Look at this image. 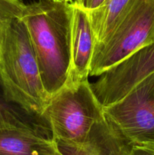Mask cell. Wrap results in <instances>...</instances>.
<instances>
[{
	"instance_id": "8",
	"label": "cell",
	"mask_w": 154,
	"mask_h": 155,
	"mask_svg": "<svg viewBox=\"0 0 154 155\" xmlns=\"http://www.w3.org/2000/svg\"><path fill=\"white\" fill-rule=\"evenodd\" d=\"M71 8V61L66 84L88 80L96 42L88 12L74 2Z\"/></svg>"
},
{
	"instance_id": "14",
	"label": "cell",
	"mask_w": 154,
	"mask_h": 155,
	"mask_svg": "<svg viewBox=\"0 0 154 155\" xmlns=\"http://www.w3.org/2000/svg\"><path fill=\"white\" fill-rule=\"evenodd\" d=\"M104 2V0H75L73 2L82 8L90 12L99 7Z\"/></svg>"
},
{
	"instance_id": "7",
	"label": "cell",
	"mask_w": 154,
	"mask_h": 155,
	"mask_svg": "<svg viewBox=\"0 0 154 155\" xmlns=\"http://www.w3.org/2000/svg\"><path fill=\"white\" fill-rule=\"evenodd\" d=\"M0 155H61L50 133L14 115L0 124Z\"/></svg>"
},
{
	"instance_id": "1",
	"label": "cell",
	"mask_w": 154,
	"mask_h": 155,
	"mask_svg": "<svg viewBox=\"0 0 154 155\" xmlns=\"http://www.w3.org/2000/svg\"><path fill=\"white\" fill-rule=\"evenodd\" d=\"M71 2L39 0L21 16L30 36L41 79L52 96L66 85L71 61Z\"/></svg>"
},
{
	"instance_id": "12",
	"label": "cell",
	"mask_w": 154,
	"mask_h": 155,
	"mask_svg": "<svg viewBox=\"0 0 154 155\" xmlns=\"http://www.w3.org/2000/svg\"><path fill=\"white\" fill-rule=\"evenodd\" d=\"M14 104L6 99L0 83V124L14 115L18 114V111L13 107ZM15 106V105H14Z\"/></svg>"
},
{
	"instance_id": "3",
	"label": "cell",
	"mask_w": 154,
	"mask_h": 155,
	"mask_svg": "<svg viewBox=\"0 0 154 155\" xmlns=\"http://www.w3.org/2000/svg\"><path fill=\"white\" fill-rule=\"evenodd\" d=\"M42 118L54 140L81 143L94 124L104 118L88 80L68 83L50 98Z\"/></svg>"
},
{
	"instance_id": "9",
	"label": "cell",
	"mask_w": 154,
	"mask_h": 155,
	"mask_svg": "<svg viewBox=\"0 0 154 155\" xmlns=\"http://www.w3.org/2000/svg\"><path fill=\"white\" fill-rule=\"evenodd\" d=\"M55 142L61 155H131L133 146L105 117L94 124L81 143Z\"/></svg>"
},
{
	"instance_id": "10",
	"label": "cell",
	"mask_w": 154,
	"mask_h": 155,
	"mask_svg": "<svg viewBox=\"0 0 154 155\" xmlns=\"http://www.w3.org/2000/svg\"><path fill=\"white\" fill-rule=\"evenodd\" d=\"M133 0H104L98 8L88 12L96 42L105 39L122 19Z\"/></svg>"
},
{
	"instance_id": "11",
	"label": "cell",
	"mask_w": 154,
	"mask_h": 155,
	"mask_svg": "<svg viewBox=\"0 0 154 155\" xmlns=\"http://www.w3.org/2000/svg\"><path fill=\"white\" fill-rule=\"evenodd\" d=\"M25 7L22 0H0V24L7 20L21 18Z\"/></svg>"
},
{
	"instance_id": "2",
	"label": "cell",
	"mask_w": 154,
	"mask_h": 155,
	"mask_svg": "<svg viewBox=\"0 0 154 155\" xmlns=\"http://www.w3.org/2000/svg\"><path fill=\"white\" fill-rule=\"evenodd\" d=\"M0 83L9 102L42 118L51 96L43 86L28 32L20 18L0 24Z\"/></svg>"
},
{
	"instance_id": "4",
	"label": "cell",
	"mask_w": 154,
	"mask_h": 155,
	"mask_svg": "<svg viewBox=\"0 0 154 155\" xmlns=\"http://www.w3.org/2000/svg\"><path fill=\"white\" fill-rule=\"evenodd\" d=\"M152 43L154 0H133L107 37L95 43L89 76L99 77L118 62Z\"/></svg>"
},
{
	"instance_id": "5",
	"label": "cell",
	"mask_w": 154,
	"mask_h": 155,
	"mask_svg": "<svg viewBox=\"0 0 154 155\" xmlns=\"http://www.w3.org/2000/svg\"><path fill=\"white\" fill-rule=\"evenodd\" d=\"M104 117L132 145L154 143V72L117 102Z\"/></svg>"
},
{
	"instance_id": "15",
	"label": "cell",
	"mask_w": 154,
	"mask_h": 155,
	"mask_svg": "<svg viewBox=\"0 0 154 155\" xmlns=\"http://www.w3.org/2000/svg\"><path fill=\"white\" fill-rule=\"evenodd\" d=\"M54 2H71L72 0H51Z\"/></svg>"
},
{
	"instance_id": "6",
	"label": "cell",
	"mask_w": 154,
	"mask_h": 155,
	"mask_svg": "<svg viewBox=\"0 0 154 155\" xmlns=\"http://www.w3.org/2000/svg\"><path fill=\"white\" fill-rule=\"evenodd\" d=\"M154 72V43L145 46L107 69L91 86L103 107L125 96Z\"/></svg>"
},
{
	"instance_id": "13",
	"label": "cell",
	"mask_w": 154,
	"mask_h": 155,
	"mask_svg": "<svg viewBox=\"0 0 154 155\" xmlns=\"http://www.w3.org/2000/svg\"><path fill=\"white\" fill-rule=\"evenodd\" d=\"M131 155H154V143L133 145Z\"/></svg>"
}]
</instances>
